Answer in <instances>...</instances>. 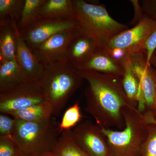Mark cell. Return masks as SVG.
Returning <instances> with one entry per match:
<instances>
[{
    "label": "cell",
    "instance_id": "obj_1",
    "mask_svg": "<svg viewBox=\"0 0 156 156\" xmlns=\"http://www.w3.org/2000/svg\"><path fill=\"white\" fill-rule=\"evenodd\" d=\"M78 71L89 84L85 91L86 111L101 128L123 129L125 126L123 109L133 106L124 91L122 76Z\"/></svg>",
    "mask_w": 156,
    "mask_h": 156
},
{
    "label": "cell",
    "instance_id": "obj_2",
    "mask_svg": "<svg viewBox=\"0 0 156 156\" xmlns=\"http://www.w3.org/2000/svg\"><path fill=\"white\" fill-rule=\"evenodd\" d=\"M42 65L43 74L39 83L45 101L53 108V115H58L84 79L68 59Z\"/></svg>",
    "mask_w": 156,
    "mask_h": 156
},
{
    "label": "cell",
    "instance_id": "obj_3",
    "mask_svg": "<svg viewBox=\"0 0 156 156\" xmlns=\"http://www.w3.org/2000/svg\"><path fill=\"white\" fill-rule=\"evenodd\" d=\"M123 114L125 126L122 130L101 128L107 139L110 156H140L147 136L145 116L137 108L131 106L125 108Z\"/></svg>",
    "mask_w": 156,
    "mask_h": 156
},
{
    "label": "cell",
    "instance_id": "obj_4",
    "mask_svg": "<svg viewBox=\"0 0 156 156\" xmlns=\"http://www.w3.org/2000/svg\"><path fill=\"white\" fill-rule=\"evenodd\" d=\"M72 2L80 28L95 39L101 48L128 29L126 24L111 17L103 5H94L83 0H72Z\"/></svg>",
    "mask_w": 156,
    "mask_h": 156
},
{
    "label": "cell",
    "instance_id": "obj_5",
    "mask_svg": "<svg viewBox=\"0 0 156 156\" xmlns=\"http://www.w3.org/2000/svg\"><path fill=\"white\" fill-rule=\"evenodd\" d=\"M15 119L13 140L23 154L30 156L53 151L61 134L54 118L43 122Z\"/></svg>",
    "mask_w": 156,
    "mask_h": 156
},
{
    "label": "cell",
    "instance_id": "obj_6",
    "mask_svg": "<svg viewBox=\"0 0 156 156\" xmlns=\"http://www.w3.org/2000/svg\"><path fill=\"white\" fill-rule=\"evenodd\" d=\"M156 29V20L144 13L142 18L132 28L115 36L101 48H120L126 50L130 55L145 51L146 41Z\"/></svg>",
    "mask_w": 156,
    "mask_h": 156
},
{
    "label": "cell",
    "instance_id": "obj_7",
    "mask_svg": "<svg viewBox=\"0 0 156 156\" xmlns=\"http://www.w3.org/2000/svg\"><path fill=\"white\" fill-rule=\"evenodd\" d=\"M45 101L39 83L29 81L9 92L0 93V112L6 114Z\"/></svg>",
    "mask_w": 156,
    "mask_h": 156
},
{
    "label": "cell",
    "instance_id": "obj_8",
    "mask_svg": "<svg viewBox=\"0 0 156 156\" xmlns=\"http://www.w3.org/2000/svg\"><path fill=\"white\" fill-rule=\"evenodd\" d=\"M79 27L80 25L76 18L62 20L41 18L20 32L26 44L31 50L58 33Z\"/></svg>",
    "mask_w": 156,
    "mask_h": 156
},
{
    "label": "cell",
    "instance_id": "obj_9",
    "mask_svg": "<svg viewBox=\"0 0 156 156\" xmlns=\"http://www.w3.org/2000/svg\"><path fill=\"white\" fill-rule=\"evenodd\" d=\"M73 138L90 156H110L106 136L101 127L90 120L80 123L72 130Z\"/></svg>",
    "mask_w": 156,
    "mask_h": 156
},
{
    "label": "cell",
    "instance_id": "obj_10",
    "mask_svg": "<svg viewBox=\"0 0 156 156\" xmlns=\"http://www.w3.org/2000/svg\"><path fill=\"white\" fill-rule=\"evenodd\" d=\"M80 32L79 27L58 33L34 48L31 51L37 61L42 64L68 59V47L72 40Z\"/></svg>",
    "mask_w": 156,
    "mask_h": 156
},
{
    "label": "cell",
    "instance_id": "obj_11",
    "mask_svg": "<svg viewBox=\"0 0 156 156\" xmlns=\"http://www.w3.org/2000/svg\"><path fill=\"white\" fill-rule=\"evenodd\" d=\"M129 58L131 69L140 84L145 101V112H150L156 97L155 73L151 66H147L145 51L131 54Z\"/></svg>",
    "mask_w": 156,
    "mask_h": 156
},
{
    "label": "cell",
    "instance_id": "obj_12",
    "mask_svg": "<svg viewBox=\"0 0 156 156\" xmlns=\"http://www.w3.org/2000/svg\"><path fill=\"white\" fill-rule=\"evenodd\" d=\"M12 19L16 34V61L30 82L39 83L43 74V65L37 61L26 44L18 28L17 21Z\"/></svg>",
    "mask_w": 156,
    "mask_h": 156
},
{
    "label": "cell",
    "instance_id": "obj_13",
    "mask_svg": "<svg viewBox=\"0 0 156 156\" xmlns=\"http://www.w3.org/2000/svg\"><path fill=\"white\" fill-rule=\"evenodd\" d=\"M100 48L95 39L80 28V32L72 40L68 47V59L76 69Z\"/></svg>",
    "mask_w": 156,
    "mask_h": 156
},
{
    "label": "cell",
    "instance_id": "obj_14",
    "mask_svg": "<svg viewBox=\"0 0 156 156\" xmlns=\"http://www.w3.org/2000/svg\"><path fill=\"white\" fill-rule=\"evenodd\" d=\"M80 71H93L122 76L123 64L115 60L103 48H100L87 60L76 68Z\"/></svg>",
    "mask_w": 156,
    "mask_h": 156
},
{
    "label": "cell",
    "instance_id": "obj_15",
    "mask_svg": "<svg viewBox=\"0 0 156 156\" xmlns=\"http://www.w3.org/2000/svg\"><path fill=\"white\" fill-rule=\"evenodd\" d=\"M29 81L17 61H0V93L9 92Z\"/></svg>",
    "mask_w": 156,
    "mask_h": 156
},
{
    "label": "cell",
    "instance_id": "obj_16",
    "mask_svg": "<svg viewBox=\"0 0 156 156\" xmlns=\"http://www.w3.org/2000/svg\"><path fill=\"white\" fill-rule=\"evenodd\" d=\"M16 38L13 19H0V61H16Z\"/></svg>",
    "mask_w": 156,
    "mask_h": 156
},
{
    "label": "cell",
    "instance_id": "obj_17",
    "mask_svg": "<svg viewBox=\"0 0 156 156\" xmlns=\"http://www.w3.org/2000/svg\"><path fill=\"white\" fill-rule=\"evenodd\" d=\"M40 16L44 19L76 18L72 0H45L41 7Z\"/></svg>",
    "mask_w": 156,
    "mask_h": 156
},
{
    "label": "cell",
    "instance_id": "obj_18",
    "mask_svg": "<svg viewBox=\"0 0 156 156\" xmlns=\"http://www.w3.org/2000/svg\"><path fill=\"white\" fill-rule=\"evenodd\" d=\"M14 119L28 122H43L49 121L53 115V108L48 101L35 105L27 108L8 113Z\"/></svg>",
    "mask_w": 156,
    "mask_h": 156
},
{
    "label": "cell",
    "instance_id": "obj_19",
    "mask_svg": "<svg viewBox=\"0 0 156 156\" xmlns=\"http://www.w3.org/2000/svg\"><path fill=\"white\" fill-rule=\"evenodd\" d=\"M52 151L57 156H90L75 142L72 130L61 133Z\"/></svg>",
    "mask_w": 156,
    "mask_h": 156
},
{
    "label": "cell",
    "instance_id": "obj_20",
    "mask_svg": "<svg viewBox=\"0 0 156 156\" xmlns=\"http://www.w3.org/2000/svg\"><path fill=\"white\" fill-rule=\"evenodd\" d=\"M45 0H25L21 17L17 23L20 31L27 28L41 19L40 10Z\"/></svg>",
    "mask_w": 156,
    "mask_h": 156
},
{
    "label": "cell",
    "instance_id": "obj_21",
    "mask_svg": "<svg viewBox=\"0 0 156 156\" xmlns=\"http://www.w3.org/2000/svg\"><path fill=\"white\" fill-rule=\"evenodd\" d=\"M147 124V136L143 144L140 156H156V121L149 112L144 113Z\"/></svg>",
    "mask_w": 156,
    "mask_h": 156
},
{
    "label": "cell",
    "instance_id": "obj_22",
    "mask_svg": "<svg viewBox=\"0 0 156 156\" xmlns=\"http://www.w3.org/2000/svg\"><path fill=\"white\" fill-rule=\"evenodd\" d=\"M81 113L79 101L67 109L65 112L61 122L58 123V128L60 134L63 131L71 130L75 127L83 118Z\"/></svg>",
    "mask_w": 156,
    "mask_h": 156
},
{
    "label": "cell",
    "instance_id": "obj_23",
    "mask_svg": "<svg viewBox=\"0 0 156 156\" xmlns=\"http://www.w3.org/2000/svg\"><path fill=\"white\" fill-rule=\"evenodd\" d=\"M25 0H0V19L7 17L19 22Z\"/></svg>",
    "mask_w": 156,
    "mask_h": 156
},
{
    "label": "cell",
    "instance_id": "obj_24",
    "mask_svg": "<svg viewBox=\"0 0 156 156\" xmlns=\"http://www.w3.org/2000/svg\"><path fill=\"white\" fill-rule=\"evenodd\" d=\"M15 119L5 114L0 115V138L13 140Z\"/></svg>",
    "mask_w": 156,
    "mask_h": 156
},
{
    "label": "cell",
    "instance_id": "obj_25",
    "mask_svg": "<svg viewBox=\"0 0 156 156\" xmlns=\"http://www.w3.org/2000/svg\"><path fill=\"white\" fill-rule=\"evenodd\" d=\"M22 154L13 139L0 138V156H20Z\"/></svg>",
    "mask_w": 156,
    "mask_h": 156
},
{
    "label": "cell",
    "instance_id": "obj_26",
    "mask_svg": "<svg viewBox=\"0 0 156 156\" xmlns=\"http://www.w3.org/2000/svg\"><path fill=\"white\" fill-rule=\"evenodd\" d=\"M146 55L147 66H150L151 58L156 50V29L148 37L144 45Z\"/></svg>",
    "mask_w": 156,
    "mask_h": 156
},
{
    "label": "cell",
    "instance_id": "obj_27",
    "mask_svg": "<svg viewBox=\"0 0 156 156\" xmlns=\"http://www.w3.org/2000/svg\"><path fill=\"white\" fill-rule=\"evenodd\" d=\"M103 48L115 60L122 64H124L130 56V54L123 49L116 48Z\"/></svg>",
    "mask_w": 156,
    "mask_h": 156
},
{
    "label": "cell",
    "instance_id": "obj_28",
    "mask_svg": "<svg viewBox=\"0 0 156 156\" xmlns=\"http://www.w3.org/2000/svg\"><path fill=\"white\" fill-rule=\"evenodd\" d=\"M141 3L144 14L156 21V0L143 1Z\"/></svg>",
    "mask_w": 156,
    "mask_h": 156
},
{
    "label": "cell",
    "instance_id": "obj_29",
    "mask_svg": "<svg viewBox=\"0 0 156 156\" xmlns=\"http://www.w3.org/2000/svg\"><path fill=\"white\" fill-rule=\"evenodd\" d=\"M150 65L154 70L156 76V53L155 52L154 53V55L151 58Z\"/></svg>",
    "mask_w": 156,
    "mask_h": 156
},
{
    "label": "cell",
    "instance_id": "obj_30",
    "mask_svg": "<svg viewBox=\"0 0 156 156\" xmlns=\"http://www.w3.org/2000/svg\"><path fill=\"white\" fill-rule=\"evenodd\" d=\"M29 156H57L53 151H48L43 153L37 154Z\"/></svg>",
    "mask_w": 156,
    "mask_h": 156
},
{
    "label": "cell",
    "instance_id": "obj_31",
    "mask_svg": "<svg viewBox=\"0 0 156 156\" xmlns=\"http://www.w3.org/2000/svg\"><path fill=\"white\" fill-rule=\"evenodd\" d=\"M150 113L152 117H153L154 119L156 121V97L154 103L153 107L152 108L150 112H147Z\"/></svg>",
    "mask_w": 156,
    "mask_h": 156
},
{
    "label": "cell",
    "instance_id": "obj_32",
    "mask_svg": "<svg viewBox=\"0 0 156 156\" xmlns=\"http://www.w3.org/2000/svg\"><path fill=\"white\" fill-rule=\"evenodd\" d=\"M20 156H29L28 155H27L24 154H22Z\"/></svg>",
    "mask_w": 156,
    "mask_h": 156
},
{
    "label": "cell",
    "instance_id": "obj_33",
    "mask_svg": "<svg viewBox=\"0 0 156 156\" xmlns=\"http://www.w3.org/2000/svg\"><path fill=\"white\" fill-rule=\"evenodd\" d=\"M155 53H156V51H155Z\"/></svg>",
    "mask_w": 156,
    "mask_h": 156
}]
</instances>
